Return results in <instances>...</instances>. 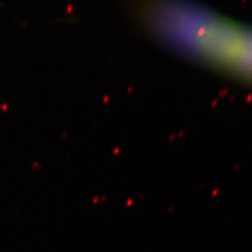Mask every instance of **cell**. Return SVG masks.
Returning <instances> with one entry per match:
<instances>
[{
  "label": "cell",
  "mask_w": 252,
  "mask_h": 252,
  "mask_svg": "<svg viewBox=\"0 0 252 252\" xmlns=\"http://www.w3.org/2000/svg\"><path fill=\"white\" fill-rule=\"evenodd\" d=\"M139 15L163 44L252 84V27L185 0H143Z\"/></svg>",
  "instance_id": "1"
}]
</instances>
